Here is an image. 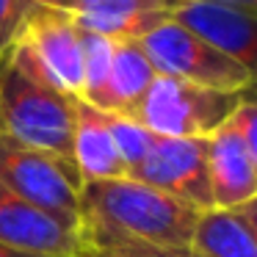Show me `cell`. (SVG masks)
<instances>
[{
  "mask_svg": "<svg viewBox=\"0 0 257 257\" xmlns=\"http://www.w3.org/2000/svg\"><path fill=\"white\" fill-rule=\"evenodd\" d=\"M199 213L133 177L80 183V229H105L169 249H188Z\"/></svg>",
  "mask_w": 257,
  "mask_h": 257,
  "instance_id": "cell-1",
  "label": "cell"
},
{
  "mask_svg": "<svg viewBox=\"0 0 257 257\" xmlns=\"http://www.w3.org/2000/svg\"><path fill=\"white\" fill-rule=\"evenodd\" d=\"M75 97L0 58V136L72 163Z\"/></svg>",
  "mask_w": 257,
  "mask_h": 257,
  "instance_id": "cell-2",
  "label": "cell"
},
{
  "mask_svg": "<svg viewBox=\"0 0 257 257\" xmlns=\"http://www.w3.org/2000/svg\"><path fill=\"white\" fill-rule=\"evenodd\" d=\"M251 91H218L177 78L155 75L139 105V119L152 136L163 139H207L213 136Z\"/></svg>",
  "mask_w": 257,
  "mask_h": 257,
  "instance_id": "cell-3",
  "label": "cell"
},
{
  "mask_svg": "<svg viewBox=\"0 0 257 257\" xmlns=\"http://www.w3.org/2000/svg\"><path fill=\"white\" fill-rule=\"evenodd\" d=\"M25 72L61 89L69 97H80L83 89V50L75 14L61 9L34 6L20 23L17 39L6 53Z\"/></svg>",
  "mask_w": 257,
  "mask_h": 257,
  "instance_id": "cell-4",
  "label": "cell"
},
{
  "mask_svg": "<svg viewBox=\"0 0 257 257\" xmlns=\"http://www.w3.org/2000/svg\"><path fill=\"white\" fill-rule=\"evenodd\" d=\"M0 183L80 235V177L72 163L0 136Z\"/></svg>",
  "mask_w": 257,
  "mask_h": 257,
  "instance_id": "cell-5",
  "label": "cell"
},
{
  "mask_svg": "<svg viewBox=\"0 0 257 257\" xmlns=\"http://www.w3.org/2000/svg\"><path fill=\"white\" fill-rule=\"evenodd\" d=\"M139 45L155 67V72L166 78H177L218 91H251V83H254L251 69L210 47L174 20L150 31L144 39H139Z\"/></svg>",
  "mask_w": 257,
  "mask_h": 257,
  "instance_id": "cell-6",
  "label": "cell"
},
{
  "mask_svg": "<svg viewBox=\"0 0 257 257\" xmlns=\"http://www.w3.org/2000/svg\"><path fill=\"white\" fill-rule=\"evenodd\" d=\"M127 177L155 191H163L196 210L213 207L210 183H207V139L155 136L147 158Z\"/></svg>",
  "mask_w": 257,
  "mask_h": 257,
  "instance_id": "cell-7",
  "label": "cell"
},
{
  "mask_svg": "<svg viewBox=\"0 0 257 257\" xmlns=\"http://www.w3.org/2000/svg\"><path fill=\"white\" fill-rule=\"evenodd\" d=\"M207 183L213 207H240L257 199V141L232 122L207 136Z\"/></svg>",
  "mask_w": 257,
  "mask_h": 257,
  "instance_id": "cell-8",
  "label": "cell"
},
{
  "mask_svg": "<svg viewBox=\"0 0 257 257\" xmlns=\"http://www.w3.org/2000/svg\"><path fill=\"white\" fill-rule=\"evenodd\" d=\"M257 14L243 12L210 0H180L172 20L185 31L196 34L202 42L235 58L246 69L254 72L257 58Z\"/></svg>",
  "mask_w": 257,
  "mask_h": 257,
  "instance_id": "cell-9",
  "label": "cell"
},
{
  "mask_svg": "<svg viewBox=\"0 0 257 257\" xmlns=\"http://www.w3.org/2000/svg\"><path fill=\"white\" fill-rule=\"evenodd\" d=\"M0 243L39 254L75 257L80 235L0 183Z\"/></svg>",
  "mask_w": 257,
  "mask_h": 257,
  "instance_id": "cell-10",
  "label": "cell"
},
{
  "mask_svg": "<svg viewBox=\"0 0 257 257\" xmlns=\"http://www.w3.org/2000/svg\"><path fill=\"white\" fill-rule=\"evenodd\" d=\"M177 3L180 0H94L75 14V23L113 42H139L158 25L169 23Z\"/></svg>",
  "mask_w": 257,
  "mask_h": 257,
  "instance_id": "cell-11",
  "label": "cell"
},
{
  "mask_svg": "<svg viewBox=\"0 0 257 257\" xmlns=\"http://www.w3.org/2000/svg\"><path fill=\"white\" fill-rule=\"evenodd\" d=\"M254 202L240 207H207L196 216L188 251L194 257H257Z\"/></svg>",
  "mask_w": 257,
  "mask_h": 257,
  "instance_id": "cell-12",
  "label": "cell"
},
{
  "mask_svg": "<svg viewBox=\"0 0 257 257\" xmlns=\"http://www.w3.org/2000/svg\"><path fill=\"white\" fill-rule=\"evenodd\" d=\"M72 166L80 183L127 177L122 158L113 147L105 113L75 97V130H72Z\"/></svg>",
  "mask_w": 257,
  "mask_h": 257,
  "instance_id": "cell-13",
  "label": "cell"
},
{
  "mask_svg": "<svg viewBox=\"0 0 257 257\" xmlns=\"http://www.w3.org/2000/svg\"><path fill=\"white\" fill-rule=\"evenodd\" d=\"M155 67L150 64L147 53L141 50L139 42H113V61L108 80L102 86L100 97L94 100L97 111L102 113H116V116H130L136 119L139 105L144 94L150 91L152 80H155Z\"/></svg>",
  "mask_w": 257,
  "mask_h": 257,
  "instance_id": "cell-14",
  "label": "cell"
},
{
  "mask_svg": "<svg viewBox=\"0 0 257 257\" xmlns=\"http://www.w3.org/2000/svg\"><path fill=\"white\" fill-rule=\"evenodd\" d=\"M75 257H194L188 249L147 243L127 235L105 232V229H80V249Z\"/></svg>",
  "mask_w": 257,
  "mask_h": 257,
  "instance_id": "cell-15",
  "label": "cell"
},
{
  "mask_svg": "<svg viewBox=\"0 0 257 257\" xmlns=\"http://www.w3.org/2000/svg\"><path fill=\"white\" fill-rule=\"evenodd\" d=\"M80 50H83V89H80V100L94 105V100L100 97L102 86L108 80V72H111L113 39L80 28Z\"/></svg>",
  "mask_w": 257,
  "mask_h": 257,
  "instance_id": "cell-16",
  "label": "cell"
},
{
  "mask_svg": "<svg viewBox=\"0 0 257 257\" xmlns=\"http://www.w3.org/2000/svg\"><path fill=\"white\" fill-rule=\"evenodd\" d=\"M105 124H108V130H111L113 147H116L119 158H122L124 169H127V174H130L147 158V152H150L155 136H152L139 119H130V116L105 113Z\"/></svg>",
  "mask_w": 257,
  "mask_h": 257,
  "instance_id": "cell-17",
  "label": "cell"
},
{
  "mask_svg": "<svg viewBox=\"0 0 257 257\" xmlns=\"http://www.w3.org/2000/svg\"><path fill=\"white\" fill-rule=\"evenodd\" d=\"M20 23H23V9L17 0H0V58L14 45Z\"/></svg>",
  "mask_w": 257,
  "mask_h": 257,
  "instance_id": "cell-18",
  "label": "cell"
},
{
  "mask_svg": "<svg viewBox=\"0 0 257 257\" xmlns=\"http://www.w3.org/2000/svg\"><path fill=\"white\" fill-rule=\"evenodd\" d=\"M17 3H20V9H23V17H25V12H28V9H34V6L61 9V12H69V14L78 12V3H75V0H17Z\"/></svg>",
  "mask_w": 257,
  "mask_h": 257,
  "instance_id": "cell-19",
  "label": "cell"
},
{
  "mask_svg": "<svg viewBox=\"0 0 257 257\" xmlns=\"http://www.w3.org/2000/svg\"><path fill=\"white\" fill-rule=\"evenodd\" d=\"M0 257H58V254H39V251H25V249H14V246L0 243Z\"/></svg>",
  "mask_w": 257,
  "mask_h": 257,
  "instance_id": "cell-20",
  "label": "cell"
},
{
  "mask_svg": "<svg viewBox=\"0 0 257 257\" xmlns=\"http://www.w3.org/2000/svg\"><path fill=\"white\" fill-rule=\"evenodd\" d=\"M210 3H224V6H235L243 12H254L257 14V0H210Z\"/></svg>",
  "mask_w": 257,
  "mask_h": 257,
  "instance_id": "cell-21",
  "label": "cell"
},
{
  "mask_svg": "<svg viewBox=\"0 0 257 257\" xmlns=\"http://www.w3.org/2000/svg\"><path fill=\"white\" fill-rule=\"evenodd\" d=\"M75 3H78V12H83L86 6H91V3H94V0H75ZM75 12V14H78Z\"/></svg>",
  "mask_w": 257,
  "mask_h": 257,
  "instance_id": "cell-22",
  "label": "cell"
}]
</instances>
